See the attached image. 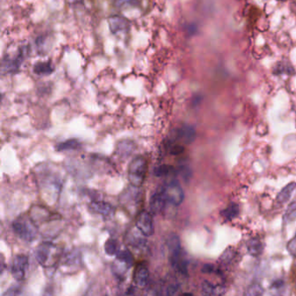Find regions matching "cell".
<instances>
[{"mask_svg":"<svg viewBox=\"0 0 296 296\" xmlns=\"http://www.w3.org/2000/svg\"><path fill=\"white\" fill-rule=\"evenodd\" d=\"M247 250L249 255L254 257L261 256L264 250V245L261 238L258 237H252L247 243Z\"/></svg>","mask_w":296,"mask_h":296,"instance_id":"obj_15","label":"cell"},{"mask_svg":"<svg viewBox=\"0 0 296 296\" xmlns=\"http://www.w3.org/2000/svg\"><path fill=\"white\" fill-rule=\"evenodd\" d=\"M166 199L164 197V193L160 187L156 192L152 195V198L150 200V208L151 211L153 214H159L163 211L164 208L165 203H166Z\"/></svg>","mask_w":296,"mask_h":296,"instance_id":"obj_12","label":"cell"},{"mask_svg":"<svg viewBox=\"0 0 296 296\" xmlns=\"http://www.w3.org/2000/svg\"><path fill=\"white\" fill-rule=\"evenodd\" d=\"M172 170H173V167L170 165H161L156 168L155 175L158 177H166L172 172Z\"/></svg>","mask_w":296,"mask_h":296,"instance_id":"obj_23","label":"cell"},{"mask_svg":"<svg viewBox=\"0 0 296 296\" xmlns=\"http://www.w3.org/2000/svg\"><path fill=\"white\" fill-rule=\"evenodd\" d=\"M133 265V256L129 250H121L117 254V259L114 262L113 272L120 276L126 273Z\"/></svg>","mask_w":296,"mask_h":296,"instance_id":"obj_7","label":"cell"},{"mask_svg":"<svg viewBox=\"0 0 296 296\" xmlns=\"http://www.w3.org/2000/svg\"><path fill=\"white\" fill-rule=\"evenodd\" d=\"M295 183L287 184L278 194L277 197H276V202L280 203V204H285L291 198V196L293 195V191L295 190Z\"/></svg>","mask_w":296,"mask_h":296,"instance_id":"obj_18","label":"cell"},{"mask_svg":"<svg viewBox=\"0 0 296 296\" xmlns=\"http://www.w3.org/2000/svg\"><path fill=\"white\" fill-rule=\"evenodd\" d=\"M183 148L182 146H175L174 148H172L171 150V154L172 155H179L180 153H182L183 152Z\"/></svg>","mask_w":296,"mask_h":296,"instance_id":"obj_30","label":"cell"},{"mask_svg":"<svg viewBox=\"0 0 296 296\" xmlns=\"http://www.w3.org/2000/svg\"><path fill=\"white\" fill-rule=\"evenodd\" d=\"M287 251L289 252L290 255L293 256H296V234L295 236L293 237V239L290 241L289 243H287Z\"/></svg>","mask_w":296,"mask_h":296,"instance_id":"obj_27","label":"cell"},{"mask_svg":"<svg viewBox=\"0 0 296 296\" xmlns=\"http://www.w3.org/2000/svg\"><path fill=\"white\" fill-rule=\"evenodd\" d=\"M264 293V290L258 283H253L245 291L244 294L249 296H260Z\"/></svg>","mask_w":296,"mask_h":296,"instance_id":"obj_22","label":"cell"},{"mask_svg":"<svg viewBox=\"0 0 296 296\" xmlns=\"http://www.w3.org/2000/svg\"><path fill=\"white\" fill-rule=\"evenodd\" d=\"M135 226L142 236L146 237H152L155 231L152 214L144 210L139 213L135 220Z\"/></svg>","mask_w":296,"mask_h":296,"instance_id":"obj_8","label":"cell"},{"mask_svg":"<svg viewBox=\"0 0 296 296\" xmlns=\"http://www.w3.org/2000/svg\"><path fill=\"white\" fill-rule=\"evenodd\" d=\"M180 286L178 284H171L170 287H168L166 293L168 295H175L179 292Z\"/></svg>","mask_w":296,"mask_h":296,"instance_id":"obj_28","label":"cell"},{"mask_svg":"<svg viewBox=\"0 0 296 296\" xmlns=\"http://www.w3.org/2000/svg\"><path fill=\"white\" fill-rule=\"evenodd\" d=\"M166 202L174 206H179L184 200V192L180 183L177 181H171L167 184L162 186Z\"/></svg>","mask_w":296,"mask_h":296,"instance_id":"obj_6","label":"cell"},{"mask_svg":"<svg viewBox=\"0 0 296 296\" xmlns=\"http://www.w3.org/2000/svg\"><path fill=\"white\" fill-rule=\"evenodd\" d=\"M29 52L28 46L19 48L15 55L4 56L1 63L2 74H15L18 72Z\"/></svg>","mask_w":296,"mask_h":296,"instance_id":"obj_4","label":"cell"},{"mask_svg":"<svg viewBox=\"0 0 296 296\" xmlns=\"http://www.w3.org/2000/svg\"><path fill=\"white\" fill-rule=\"evenodd\" d=\"M168 247L170 251V263L174 269L183 275L188 274V262L183 254L179 237L172 235L168 239Z\"/></svg>","mask_w":296,"mask_h":296,"instance_id":"obj_1","label":"cell"},{"mask_svg":"<svg viewBox=\"0 0 296 296\" xmlns=\"http://www.w3.org/2000/svg\"><path fill=\"white\" fill-rule=\"evenodd\" d=\"M80 146V142L77 139H69L64 142H60L56 146L57 152H65L70 150H77Z\"/></svg>","mask_w":296,"mask_h":296,"instance_id":"obj_20","label":"cell"},{"mask_svg":"<svg viewBox=\"0 0 296 296\" xmlns=\"http://www.w3.org/2000/svg\"><path fill=\"white\" fill-rule=\"evenodd\" d=\"M33 72L39 77H46L54 72V66L51 61L38 62L33 66Z\"/></svg>","mask_w":296,"mask_h":296,"instance_id":"obj_16","label":"cell"},{"mask_svg":"<svg viewBox=\"0 0 296 296\" xmlns=\"http://www.w3.org/2000/svg\"><path fill=\"white\" fill-rule=\"evenodd\" d=\"M225 290L223 286H215L208 280H204L202 283V293L204 295H223L225 293Z\"/></svg>","mask_w":296,"mask_h":296,"instance_id":"obj_17","label":"cell"},{"mask_svg":"<svg viewBox=\"0 0 296 296\" xmlns=\"http://www.w3.org/2000/svg\"><path fill=\"white\" fill-rule=\"evenodd\" d=\"M13 230L20 239L26 242H32L38 234V229L35 226L33 220L28 218H19L15 220L13 224Z\"/></svg>","mask_w":296,"mask_h":296,"instance_id":"obj_5","label":"cell"},{"mask_svg":"<svg viewBox=\"0 0 296 296\" xmlns=\"http://www.w3.org/2000/svg\"><path fill=\"white\" fill-rule=\"evenodd\" d=\"M140 0H117L116 6L119 8H124L128 7H137Z\"/></svg>","mask_w":296,"mask_h":296,"instance_id":"obj_24","label":"cell"},{"mask_svg":"<svg viewBox=\"0 0 296 296\" xmlns=\"http://www.w3.org/2000/svg\"><path fill=\"white\" fill-rule=\"evenodd\" d=\"M240 213V208L237 203H230L228 207L224 208L223 211L220 212V215L227 220H232L238 216Z\"/></svg>","mask_w":296,"mask_h":296,"instance_id":"obj_19","label":"cell"},{"mask_svg":"<svg viewBox=\"0 0 296 296\" xmlns=\"http://www.w3.org/2000/svg\"><path fill=\"white\" fill-rule=\"evenodd\" d=\"M20 292H19V288H16V287H14V288H11V289L8 290L7 293H5V295H17V294H19Z\"/></svg>","mask_w":296,"mask_h":296,"instance_id":"obj_31","label":"cell"},{"mask_svg":"<svg viewBox=\"0 0 296 296\" xmlns=\"http://www.w3.org/2000/svg\"><path fill=\"white\" fill-rule=\"evenodd\" d=\"M90 208L92 212L101 214L104 217L110 216L114 212L112 205H110L108 202H103V201H93L90 204Z\"/></svg>","mask_w":296,"mask_h":296,"instance_id":"obj_14","label":"cell"},{"mask_svg":"<svg viewBox=\"0 0 296 296\" xmlns=\"http://www.w3.org/2000/svg\"><path fill=\"white\" fill-rule=\"evenodd\" d=\"M108 25H109L110 32L114 35L124 33L129 28V20L117 15L110 16L108 19Z\"/></svg>","mask_w":296,"mask_h":296,"instance_id":"obj_10","label":"cell"},{"mask_svg":"<svg viewBox=\"0 0 296 296\" xmlns=\"http://www.w3.org/2000/svg\"><path fill=\"white\" fill-rule=\"evenodd\" d=\"M149 277L150 273L147 266L144 263L137 265L133 276V282L135 286L139 288H143L148 283Z\"/></svg>","mask_w":296,"mask_h":296,"instance_id":"obj_11","label":"cell"},{"mask_svg":"<svg viewBox=\"0 0 296 296\" xmlns=\"http://www.w3.org/2000/svg\"><path fill=\"white\" fill-rule=\"evenodd\" d=\"M147 172V162L142 157H136L128 168V179L133 187L140 188L144 183Z\"/></svg>","mask_w":296,"mask_h":296,"instance_id":"obj_3","label":"cell"},{"mask_svg":"<svg viewBox=\"0 0 296 296\" xmlns=\"http://www.w3.org/2000/svg\"><path fill=\"white\" fill-rule=\"evenodd\" d=\"M234 250L232 249H228L227 250L224 251V254L220 256V261L223 264H228L230 263V261H231L234 258Z\"/></svg>","mask_w":296,"mask_h":296,"instance_id":"obj_25","label":"cell"},{"mask_svg":"<svg viewBox=\"0 0 296 296\" xmlns=\"http://www.w3.org/2000/svg\"><path fill=\"white\" fill-rule=\"evenodd\" d=\"M296 214V202H293L289 204V206L287 207L286 213H285V216L284 219L285 220H290L291 218L294 217V215Z\"/></svg>","mask_w":296,"mask_h":296,"instance_id":"obj_26","label":"cell"},{"mask_svg":"<svg viewBox=\"0 0 296 296\" xmlns=\"http://www.w3.org/2000/svg\"><path fill=\"white\" fill-rule=\"evenodd\" d=\"M59 249L53 243H42L35 250V256L38 263L45 268H51L57 263L60 257Z\"/></svg>","mask_w":296,"mask_h":296,"instance_id":"obj_2","label":"cell"},{"mask_svg":"<svg viewBox=\"0 0 296 296\" xmlns=\"http://www.w3.org/2000/svg\"><path fill=\"white\" fill-rule=\"evenodd\" d=\"M29 260L26 255H18L13 259L11 272L17 280H23L26 277V270L28 268Z\"/></svg>","mask_w":296,"mask_h":296,"instance_id":"obj_9","label":"cell"},{"mask_svg":"<svg viewBox=\"0 0 296 296\" xmlns=\"http://www.w3.org/2000/svg\"><path fill=\"white\" fill-rule=\"evenodd\" d=\"M195 135H196L195 129L189 124H184L177 130V138L180 139L182 142L186 144H189L194 142Z\"/></svg>","mask_w":296,"mask_h":296,"instance_id":"obj_13","label":"cell"},{"mask_svg":"<svg viewBox=\"0 0 296 296\" xmlns=\"http://www.w3.org/2000/svg\"><path fill=\"white\" fill-rule=\"evenodd\" d=\"M202 271L205 274H211L214 271V267L211 264H206L203 266Z\"/></svg>","mask_w":296,"mask_h":296,"instance_id":"obj_29","label":"cell"},{"mask_svg":"<svg viewBox=\"0 0 296 296\" xmlns=\"http://www.w3.org/2000/svg\"><path fill=\"white\" fill-rule=\"evenodd\" d=\"M104 251L108 255H117L119 252V244L116 240L108 239L104 244Z\"/></svg>","mask_w":296,"mask_h":296,"instance_id":"obj_21","label":"cell"}]
</instances>
